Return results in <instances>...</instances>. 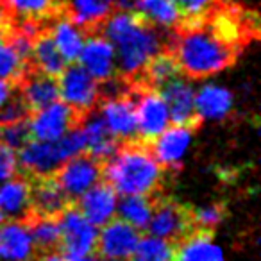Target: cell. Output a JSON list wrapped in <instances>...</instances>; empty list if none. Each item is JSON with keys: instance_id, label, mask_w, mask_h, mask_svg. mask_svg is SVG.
<instances>
[{"instance_id": "1", "label": "cell", "mask_w": 261, "mask_h": 261, "mask_svg": "<svg viewBox=\"0 0 261 261\" xmlns=\"http://www.w3.org/2000/svg\"><path fill=\"white\" fill-rule=\"evenodd\" d=\"M165 47L175 58L182 75L190 79H204L229 68L243 52L218 36L206 18L197 25L174 29Z\"/></svg>"}, {"instance_id": "2", "label": "cell", "mask_w": 261, "mask_h": 261, "mask_svg": "<svg viewBox=\"0 0 261 261\" xmlns=\"http://www.w3.org/2000/svg\"><path fill=\"white\" fill-rule=\"evenodd\" d=\"M98 33L109 40L118 54V75L127 81L140 75L145 65L154 54L161 50L167 43L156 25L147 22L136 11H120L108 16Z\"/></svg>"}, {"instance_id": "3", "label": "cell", "mask_w": 261, "mask_h": 261, "mask_svg": "<svg viewBox=\"0 0 261 261\" xmlns=\"http://www.w3.org/2000/svg\"><path fill=\"white\" fill-rule=\"evenodd\" d=\"M167 175L168 172L158 163L150 145L143 142L122 143L104 165V181L122 197L163 193Z\"/></svg>"}, {"instance_id": "4", "label": "cell", "mask_w": 261, "mask_h": 261, "mask_svg": "<svg viewBox=\"0 0 261 261\" xmlns=\"http://www.w3.org/2000/svg\"><path fill=\"white\" fill-rule=\"evenodd\" d=\"M145 231L175 247L195 231L193 206L165 193H158L152 197V215Z\"/></svg>"}, {"instance_id": "5", "label": "cell", "mask_w": 261, "mask_h": 261, "mask_svg": "<svg viewBox=\"0 0 261 261\" xmlns=\"http://www.w3.org/2000/svg\"><path fill=\"white\" fill-rule=\"evenodd\" d=\"M61 225V245L59 254L63 261H83L95 252L97 227L83 217L75 204L68 207L59 218Z\"/></svg>"}, {"instance_id": "6", "label": "cell", "mask_w": 261, "mask_h": 261, "mask_svg": "<svg viewBox=\"0 0 261 261\" xmlns=\"http://www.w3.org/2000/svg\"><path fill=\"white\" fill-rule=\"evenodd\" d=\"M140 88L130 86L122 95L104 98L98 102L97 109L100 111L102 120L106 122L111 135L122 143L142 142L136 125V95Z\"/></svg>"}, {"instance_id": "7", "label": "cell", "mask_w": 261, "mask_h": 261, "mask_svg": "<svg viewBox=\"0 0 261 261\" xmlns=\"http://www.w3.org/2000/svg\"><path fill=\"white\" fill-rule=\"evenodd\" d=\"M54 179L66 193V197L75 204V200L86 190H90L100 179H104V163H100L86 152L75 154L56 170Z\"/></svg>"}, {"instance_id": "8", "label": "cell", "mask_w": 261, "mask_h": 261, "mask_svg": "<svg viewBox=\"0 0 261 261\" xmlns=\"http://www.w3.org/2000/svg\"><path fill=\"white\" fill-rule=\"evenodd\" d=\"M59 97L75 111L88 115L98 104V83L79 65L70 63L58 77Z\"/></svg>"}, {"instance_id": "9", "label": "cell", "mask_w": 261, "mask_h": 261, "mask_svg": "<svg viewBox=\"0 0 261 261\" xmlns=\"http://www.w3.org/2000/svg\"><path fill=\"white\" fill-rule=\"evenodd\" d=\"M88 115L75 111L65 102L56 100L29 116L33 138L41 140V142H54V140L61 138L72 127L81 125Z\"/></svg>"}, {"instance_id": "10", "label": "cell", "mask_w": 261, "mask_h": 261, "mask_svg": "<svg viewBox=\"0 0 261 261\" xmlns=\"http://www.w3.org/2000/svg\"><path fill=\"white\" fill-rule=\"evenodd\" d=\"M65 161L66 156L63 154L58 140L54 142L33 140L25 147H22L16 156L18 174L27 179L50 177Z\"/></svg>"}, {"instance_id": "11", "label": "cell", "mask_w": 261, "mask_h": 261, "mask_svg": "<svg viewBox=\"0 0 261 261\" xmlns=\"http://www.w3.org/2000/svg\"><path fill=\"white\" fill-rule=\"evenodd\" d=\"M170 123V115L165 98L156 90L140 88L136 95V125L140 140L147 145L163 133Z\"/></svg>"}, {"instance_id": "12", "label": "cell", "mask_w": 261, "mask_h": 261, "mask_svg": "<svg viewBox=\"0 0 261 261\" xmlns=\"http://www.w3.org/2000/svg\"><path fill=\"white\" fill-rule=\"evenodd\" d=\"M102 231L97 234V245L95 252L108 261H127L140 240V231L130 224H127L123 218H111L108 224L102 225Z\"/></svg>"}, {"instance_id": "13", "label": "cell", "mask_w": 261, "mask_h": 261, "mask_svg": "<svg viewBox=\"0 0 261 261\" xmlns=\"http://www.w3.org/2000/svg\"><path fill=\"white\" fill-rule=\"evenodd\" d=\"M158 93L165 98L170 115V122L175 125L188 127L192 130H197L202 123V118L199 116L195 109V93L192 86L182 79V75L172 79L165 86L158 90Z\"/></svg>"}, {"instance_id": "14", "label": "cell", "mask_w": 261, "mask_h": 261, "mask_svg": "<svg viewBox=\"0 0 261 261\" xmlns=\"http://www.w3.org/2000/svg\"><path fill=\"white\" fill-rule=\"evenodd\" d=\"M31 217L38 218H61V215L72 206V200L61 190L54 175L50 177L29 179Z\"/></svg>"}, {"instance_id": "15", "label": "cell", "mask_w": 261, "mask_h": 261, "mask_svg": "<svg viewBox=\"0 0 261 261\" xmlns=\"http://www.w3.org/2000/svg\"><path fill=\"white\" fill-rule=\"evenodd\" d=\"M15 86L22 95L31 115L47 108L48 104H52V102H56L59 98L58 77H52L48 73L41 72L34 65L27 66L22 79Z\"/></svg>"}, {"instance_id": "16", "label": "cell", "mask_w": 261, "mask_h": 261, "mask_svg": "<svg viewBox=\"0 0 261 261\" xmlns=\"http://www.w3.org/2000/svg\"><path fill=\"white\" fill-rule=\"evenodd\" d=\"M79 65L93 77L97 83L111 79L115 75V48L106 36L93 33L84 36V43L79 54Z\"/></svg>"}, {"instance_id": "17", "label": "cell", "mask_w": 261, "mask_h": 261, "mask_svg": "<svg viewBox=\"0 0 261 261\" xmlns=\"http://www.w3.org/2000/svg\"><path fill=\"white\" fill-rule=\"evenodd\" d=\"M192 129L182 125H168L167 129L158 136L150 145L154 158L158 163L168 172V174H175L182 168V156H185L186 149L192 140Z\"/></svg>"}, {"instance_id": "18", "label": "cell", "mask_w": 261, "mask_h": 261, "mask_svg": "<svg viewBox=\"0 0 261 261\" xmlns=\"http://www.w3.org/2000/svg\"><path fill=\"white\" fill-rule=\"evenodd\" d=\"M116 11V0H63V13L88 34L98 33L102 23Z\"/></svg>"}, {"instance_id": "19", "label": "cell", "mask_w": 261, "mask_h": 261, "mask_svg": "<svg viewBox=\"0 0 261 261\" xmlns=\"http://www.w3.org/2000/svg\"><path fill=\"white\" fill-rule=\"evenodd\" d=\"M75 206L90 224H93L95 227H102L115 217L116 193L104 179H100L75 200Z\"/></svg>"}, {"instance_id": "20", "label": "cell", "mask_w": 261, "mask_h": 261, "mask_svg": "<svg viewBox=\"0 0 261 261\" xmlns=\"http://www.w3.org/2000/svg\"><path fill=\"white\" fill-rule=\"evenodd\" d=\"M0 218L25 224L31 218L29 179L16 172L0 186Z\"/></svg>"}, {"instance_id": "21", "label": "cell", "mask_w": 261, "mask_h": 261, "mask_svg": "<svg viewBox=\"0 0 261 261\" xmlns=\"http://www.w3.org/2000/svg\"><path fill=\"white\" fill-rule=\"evenodd\" d=\"M34 245L25 224L0 222V261H33Z\"/></svg>"}, {"instance_id": "22", "label": "cell", "mask_w": 261, "mask_h": 261, "mask_svg": "<svg viewBox=\"0 0 261 261\" xmlns=\"http://www.w3.org/2000/svg\"><path fill=\"white\" fill-rule=\"evenodd\" d=\"M81 125H83L84 136H86L84 152L106 165L113 158V154L118 150L120 142L111 135V130L108 129L102 116L97 115V109H93Z\"/></svg>"}, {"instance_id": "23", "label": "cell", "mask_w": 261, "mask_h": 261, "mask_svg": "<svg viewBox=\"0 0 261 261\" xmlns=\"http://www.w3.org/2000/svg\"><path fill=\"white\" fill-rule=\"evenodd\" d=\"M48 29H50L52 40H54L58 50L61 52L63 59L66 63H75L81 54V48L84 43V33L61 11L47 22Z\"/></svg>"}, {"instance_id": "24", "label": "cell", "mask_w": 261, "mask_h": 261, "mask_svg": "<svg viewBox=\"0 0 261 261\" xmlns=\"http://www.w3.org/2000/svg\"><path fill=\"white\" fill-rule=\"evenodd\" d=\"M215 232L193 231L174 247V261H225L222 249L213 243Z\"/></svg>"}, {"instance_id": "25", "label": "cell", "mask_w": 261, "mask_h": 261, "mask_svg": "<svg viewBox=\"0 0 261 261\" xmlns=\"http://www.w3.org/2000/svg\"><path fill=\"white\" fill-rule=\"evenodd\" d=\"M63 0H0L4 9L16 23L33 20V22H48L61 11Z\"/></svg>"}, {"instance_id": "26", "label": "cell", "mask_w": 261, "mask_h": 261, "mask_svg": "<svg viewBox=\"0 0 261 261\" xmlns=\"http://www.w3.org/2000/svg\"><path fill=\"white\" fill-rule=\"evenodd\" d=\"M31 61L38 70H41V72L48 73L52 77H59L66 66V61L63 59L61 52L58 50L54 40H52L47 22L43 23V27L33 38V59Z\"/></svg>"}, {"instance_id": "27", "label": "cell", "mask_w": 261, "mask_h": 261, "mask_svg": "<svg viewBox=\"0 0 261 261\" xmlns=\"http://www.w3.org/2000/svg\"><path fill=\"white\" fill-rule=\"evenodd\" d=\"M232 108V93L222 86H207L200 88L195 95V109L200 118L207 120H222L229 115Z\"/></svg>"}, {"instance_id": "28", "label": "cell", "mask_w": 261, "mask_h": 261, "mask_svg": "<svg viewBox=\"0 0 261 261\" xmlns=\"http://www.w3.org/2000/svg\"><path fill=\"white\" fill-rule=\"evenodd\" d=\"M135 11L158 29L174 31L181 20L172 0H135Z\"/></svg>"}, {"instance_id": "29", "label": "cell", "mask_w": 261, "mask_h": 261, "mask_svg": "<svg viewBox=\"0 0 261 261\" xmlns=\"http://www.w3.org/2000/svg\"><path fill=\"white\" fill-rule=\"evenodd\" d=\"M25 225L31 232V238H33L34 254L59 250V245H61V225H59V218L56 220V218L31 217L25 222Z\"/></svg>"}, {"instance_id": "30", "label": "cell", "mask_w": 261, "mask_h": 261, "mask_svg": "<svg viewBox=\"0 0 261 261\" xmlns=\"http://www.w3.org/2000/svg\"><path fill=\"white\" fill-rule=\"evenodd\" d=\"M118 215L135 229L145 231L152 215V197L125 195L118 202Z\"/></svg>"}, {"instance_id": "31", "label": "cell", "mask_w": 261, "mask_h": 261, "mask_svg": "<svg viewBox=\"0 0 261 261\" xmlns=\"http://www.w3.org/2000/svg\"><path fill=\"white\" fill-rule=\"evenodd\" d=\"M174 247L156 236H140L133 256L127 261H172Z\"/></svg>"}, {"instance_id": "32", "label": "cell", "mask_w": 261, "mask_h": 261, "mask_svg": "<svg viewBox=\"0 0 261 261\" xmlns=\"http://www.w3.org/2000/svg\"><path fill=\"white\" fill-rule=\"evenodd\" d=\"M172 4L177 8L181 16L177 27H192L210 15L211 9L218 6V0H172Z\"/></svg>"}, {"instance_id": "33", "label": "cell", "mask_w": 261, "mask_h": 261, "mask_svg": "<svg viewBox=\"0 0 261 261\" xmlns=\"http://www.w3.org/2000/svg\"><path fill=\"white\" fill-rule=\"evenodd\" d=\"M227 213L229 207L224 200H217L202 207H193V227L195 231L215 232V229L225 220Z\"/></svg>"}, {"instance_id": "34", "label": "cell", "mask_w": 261, "mask_h": 261, "mask_svg": "<svg viewBox=\"0 0 261 261\" xmlns=\"http://www.w3.org/2000/svg\"><path fill=\"white\" fill-rule=\"evenodd\" d=\"M27 66L29 65H25L16 56V52L8 43V40L0 41V81H6L9 84H16L22 79Z\"/></svg>"}, {"instance_id": "35", "label": "cell", "mask_w": 261, "mask_h": 261, "mask_svg": "<svg viewBox=\"0 0 261 261\" xmlns=\"http://www.w3.org/2000/svg\"><path fill=\"white\" fill-rule=\"evenodd\" d=\"M33 130H31L29 118L18 120V122L4 123L0 125V143L18 152L22 147H25L29 142H33Z\"/></svg>"}, {"instance_id": "36", "label": "cell", "mask_w": 261, "mask_h": 261, "mask_svg": "<svg viewBox=\"0 0 261 261\" xmlns=\"http://www.w3.org/2000/svg\"><path fill=\"white\" fill-rule=\"evenodd\" d=\"M31 113L27 109L25 102H23L20 91L16 90V86L13 84L11 93L6 98V102L0 106V125L4 123H11V122H18V120L29 118Z\"/></svg>"}, {"instance_id": "37", "label": "cell", "mask_w": 261, "mask_h": 261, "mask_svg": "<svg viewBox=\"0 0 261 261\" xmlns=\"http://www.w3.org/2000/svg\"><path fill=\"white\" fill-rule=\"evenodd\" d=\"M11 88H13V84L6 83V81H0V106L4 104L6 98L9 97V93H11Z\"/></svg>"}]
</instances>
